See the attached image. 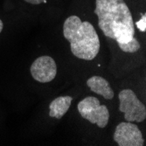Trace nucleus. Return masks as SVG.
Instances as JSON below:
<instances>
[{
    "label": "nucleus",
    "mask_w": 146,
    "mask_h": 146,
    "mask_svg": "<svg viewBox=\"0 0 146 146\" xmlns=\"http://www.w3.org/2000/svg\"><path fill=\"white\" fill-rule=\"evenodd\" d=\"M136 25L141 32L144 33L146 31V15L145 14L143 15V17L140 20L136 22Z\"/></svg>",
    "instance_id": "nucleus-10"
},
{
    "label": "nucleus",
    "mask_w": 146,
    "mask_h": 146,
    "mask_svg": "<svg viewBox=\"0 0 146 146\" xmlns=\"http://www.w3.org/2000/svg\"><path fill=\"white\" fill-rule=\"evenodd\" d=\"M3 28H4V24H3V21L0 19V33L3 31Z\"/></svg>",
    "instance_id": "nucleus-12"
},
{
    "label": "nucleus",
    "mask_w": 146,
    "mask_h": 146,
    "mask_svg": "<svg viewBox=\"0 0 146 146\" xmlns=\"http://www.w3.org/2000/svg\"><path fill=\"white\" fill-rule=\"evenodd\" d=\"M87 86L96 94L102 96L107 100L114 98V91L111 88L109 82L101 76H92L87 81Z\"/></svg>",
    "instance_id": "nucleus-7"
},
{
    "label": "nucleus",
    "mask_w": 146,
    "mask_h": 146,
    "mask_svg": "<svg viewBox=\"0 0 146 146\" xmlns=\"http://www.w3.org/2000/svg\"><path fill=\"white\" fill-rule=\"evenodd\" d=\"M73 98L71 96H60L52 101L49 105V115L60 119L70 108Z\"/></svg>",
    "instance_id": "nucleus-8"
},
{
    "label": "nucleus",
    "mask_w": 146,
    "mask_h": 146,
    "mask_svg": "<svg viewBox=\"0 0 146 146\" xmlns=\"http://www.w3.org/2000/svg\"><path fill=\"white\" fill-rule=\"evenodd\" d=\"M114 141L119 146H143L144 139L137 124L131 122L120 123L115 128Z\"/></svg>",
    "instance_id": "nucleus-5"
},
{
    "label": "nucleus",
    "mask_w": 146,
    "mask_h": 146,
    "mask_svg": "<svg viewBox=\"0 0 146 146\" xmlns=\"http://www.w3.org/2000/svg\"><path fill=\"white\" fill-rule=\"evenodd\" d=\"M30 71L36 82L46 83L55 78L57 74V65L52 57L47 55L40 56L33 62Z\"/></svg>",
    "instance_id": "nucleus-6"
},
{
    "label": "nucleus",
    "mask_w": 146,
    "mask_h": 146,
    "mask_svg": "<svg viewBox=\"0 0 146 146\" xmlns=\"http://www.w3.org/2000/svg\"><path fill=\"white\" fill-rule=\"evenodd\" d=\"M118 46L123 52H130V54L136 52L140 49V43L135 37L126 43H118Z\"/></svg>",
    "instance_id": "nucleus-9"
},
{
    "label": "nucleus",
    "mask_w": 146,
    "mask_h": 146,
    "mask_svg": "<svg viewBox=\"0 0 146 146\" xmlns=\"http://www.w3.org/2000/svg\"><path fill=\"white\" fill-rule=\"evenodd\" d=\"M120 104L119 110L124 113L126 122L142 123L146 118V107L137 98L134 91L131 89H123L118 95Z\"/></svg>",
    "instance_id": "nucleus-4"
},
{
    "label": "nucleus",
    "mask_w": 146,
    "mask_h": 146,
    "mask_svg": "<svg viewBox=\"0 0 146 146\" xmlns=\"http://www.w3.org/2000/svg\"><path fill=\"white\" fill-rule=\"evenodd\" d=\"M63 35L69 42L72 54L84 60H94L100 51L99 36L91 23L70 16L63 25Z\"/></svg>",
    "instance_id": "nucleus-2"
},
{
    "label": "nucleus",
    "mask_w": 146,
    "mask_h": 146,
    "mask_svg": "<svg viewBox=\"0 0 146 146\" xmlns=\"http://www.w3.org/2000/svg\"><path fill=\"white\" fill-rule=\"evenodd\" d=\"M26 3H29L31 5H39L42 3H46V0H24Z\"/></svg>",
    "instance_id": "nucleus-11"
},
{
    "label": "nucleus",
    "mask_w": 146,
    "mask_h": 146,
    "mask_svg": "<svg viewBox=\"0 0 146 146\" xmlns=\"http://www.w3.org/2000/svg\"><path fill=\"white\" fill-rule=\"evenodd\" d=\"M94 12L98 18V26L103 34L126 43L135 35L132 14L123 0H96Z\"/></svg>",
    "instance_id": "nucleus-1"
},
{
    "label": "nucleus",
    "mask_w": 146,
    "mask_h": 146,
    "mask_svg": "<svg viewBox=\"0 0 146 146\" xmlns=\"http://www.w3.org/2000/svg\"><path fill=\"white\" fill-rule=\"evenodd\" d=\"M77 109L82 118L99 128H105L109 123L110 112L105 105H101L100 101L95 96H88L77 105Z\"/></svg>",
    "instance_id": "nucleus-3"
}]
</instances>
